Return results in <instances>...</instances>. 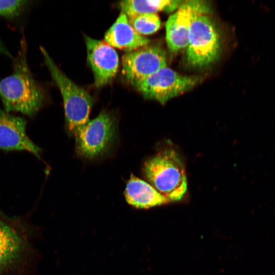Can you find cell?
<instances>
[{
	"label": "cell",
	"mask_w": 275,
	"mask_h": 275,
	"mask_svg": "<svg viewBox=\"0 0 275 275\" xmlns=\"http://www.w3.org/2000/svg\"><path fill=\"white\" fill-rule=\"evenodd\" d=\"M115 131L114 118L109 113L101 112L74 135L78 153L88 158L103 154L113 143Z\"/></svg>",
	"instance_id": "obj_7"
},
{
	"label": "cell",
	"mask_w": 275,
	"mask_h": 275,
	"mask_svg": "<svg viewBox=\"0 0 275 275\" xmlns=\"http://www.w3.org/2000/svg\"><path fill=\"white\" fill-rule=\"evenodd\" d=\"M26 121L0 109V149L27 151L40 157L41 149L26 133Z\"/></svg>",
	"instance_id": "obj_11"
},
{
	"label": "cell",
	"mask_w": 275,
	"mask_h": 275,
	"mask_svg": "<svg viewBox=\"0 0 275 275\" xmlns=\"http://www.w3.org/2000/svg\"><path fill=\"white\" fill-rule=\"evenodd\" d=\"M209 9L204 1H183L166 23V41L171 51L177 52L187 47L191 23L199 15L207 13Z\"/></svg>",
	"instance_id": "obj_9"
},
{
	"label": "cell",
	"mask_w": 275,
	"mask_h": 275,
	"mask_svg": "<svg viewBox=\"0 0 275 275\" xmlns=\"http://www.w3.org/2000/svg\"><path fill=\"white\" fill-rule=\"evenodd\" d=\"M39 235L28 215L10 216L0 209V275H37Z\"/></svg>",
	"instance_id": "obj_1"
},
{
	"label": "cell",
	"mask_w": 275,
	"mask_h": 275,
	"mask_svg": "<svg viewBox=\"0 0 275 275\" xmlns=\"http://www.w3.org/2000/svg\"><path fill=\"white\" fill-rule=\"evenodd\" d=\"M105 41L113 47L131 51L149 44L150 40L139 34L123 12L106 32Z\"/></svg>",
	"instance_id": "obj_12"
},
{
	"label": "cell",
	"mask_w": 275,
	"mask_h": 275,
	"mask_svg": "<svg viewBox=\"0 0 275 275\" xmlns=\"http://www.w3.org/2000/svg\"><path fill=\"white\" fill-rule=\"evenodd\" d=\"M2 50V47H1V46L0 45V51H1Z\"/></svg>",
	"instance_id": "obj_17"
},
{
	"label": "cell",
	"mask_w": 275,
	"mask_h": 275,
	"mask_svg": "<svg viewBox=\"0 0 275 275\" xmlns=\"http://www.w3.org/2000/svg\"><path fill=\"white\" fill-rule=\"evenodd\" d=\"M145 174L156 190L170 202L181 199L187 190V179L178 153L167 149L148 160Z\"/></svg>",
	"instance_id": "obj_3"
},
{
	"label": "cell",
	"mask_w": 275,
	"mask_h": 275,
	"mask_svg": "<svg viewBox=\"0 0 275 275\" xmlns=\"http://www.w3.org/2000/svg\"><path fill=\"white\" fill-rule=\"evenodd\" d=\"M124 195L126 202L138 208H149L170 202L153 186L132 175L127 183Z\"/></svg>",
	"instance_id": "obj_13"
},
{
	"label": "cell",
	"mask_w": 275,
	"mask_h": 275,
	"mask_svg": "<svg viewBox=\"0 0 275 275\" xmlns=\"http://www.w3.org/2000/svg\"><path fill=\"white\" fill-rule=\"evenodd\" d=\"M199 81V77L183 75L166 66L148 76L136 88L146 98L164 104L193 89Z\"/></svg>",
	"instance_id": "obj_6"
},
{
	"label": "cell",
	"mask_w": 275,
	"mask_h": 275,
	"mask_svg": "<svg viewBox=\"0 0 275 275\" xmlns=\"http://www.w3.org/2000/svg\"><path fill=\"white\" fill-rule=\"evenodd\" d=\"M166 66V53L157 45L148 44L127 52L122 58L123 74L135 88L148 76Z\"/></svg>",
	"instance_id": "obj_8"
},
{
	"label": "cell",
	"mask_w": 275,
	"mask_h": 275,
	"mask_svg": "<svg viewBox=\"0 0 275 275\" xmlns=\"http://www.w3.org/2000/svg\"><path fill=\"white\" fill-rule=\"evenodd\" d=\"M40 50L63 98L66 128L70 134L74 135L89 121L93 98L60 70L44 48Z\"/></svg>",
	"instance_id": "obj_4"
},
{
	"label": "cell",
	"mask_w": 275,
	"mask_h": 275,
	"mask_svg": "<svg viewBox=\"0 0 275 275\" xmlns=\"http://www.w3.org/2000/svg\"><path fill=\"white\" fill-rule=\"evenodd\" d=\"M127 17L133 28L141 35L154 33L161 26L160 18L156 13L141 14Z\"/></svg>",
	"instance_id": "obj_15"
},
{
	"label": "cell",
	"mask_w": 275,
	"mask_h": 275,
	"mask_svg": "<svg viewBox=\"0 0 275 275\" xmlns=\"http://www.w3.org/2000/svg\"><path fill=\"white\" fill-rule=\"evenodd\" d=\"M26 50L25 40H21L12 73L0 81V97L6 112L32 117L40 108L44 95L29 69Z\"/></svg>",
	"instance_id": "obj_2"
},
{
	"label": "cell",
	"mask_w": 275,
	"mask_h": 275,
	"mask_svg": "<svg viewBox=\"0 0 275 275\" xmlns=\"http://www.w3.org/2000/svg\"><path fill=\"white\" fill-rule=\"evenodd\" d=\"M218 33L212 20L206 14L198 16L189 29L187 60L193 66L202 67L215 61L219 56Z\"/></svg>",
	"instance_id": "obj_5"
},
{
	"label": "cell",
	"mask_w": 275,
	"mask_h": 275,
	"mask_svg": "<svg viewBox=\"0 0 275 275\" xmlns=\"http://www.w3.org/2000/svg\"><path fill=\"white\" fill-rule=\"evenodd\" d=\"M25 1L20 0H0V15L13 16L17 14Z\"/></svg>",
	"instance_id": "obj_16"
},
{
	"label": "cell",
	"mask_w": 275,
	"mask_h": 275,
	"mask_svg": "<svg viewBox=\"0 0 275 275\" xmlns=\"http://www.w3.org/2000/svg\"><path fill=\"white\" fill-rule=\"evenodd\" d=\"M87 62L94 77L95 85L101 87L115 77L119 67V57L116 50L105 41L85 37Z\"/></svg>",
	"instance_id": "obj_10"
},
{
	"label": "cell",
	"mask_w": 275,
	"mask_h": 275,
	"mask_svg": "<svg viewBox=\"0 0 275 275\" xmlns=\"http://www.w3.org/2000/svg\"><path fill=\"white\" fill-rule=\"evenodd\" d=\"M183 1L180 0H125L119 3L121 12L128 17L160 11L172 12L177 9Z\"/></svg>",
	"instance_id": "obj_14"
}]
</instances>
